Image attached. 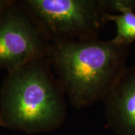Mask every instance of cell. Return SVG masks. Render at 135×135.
Segmentation results:
<instances>
[{"mask_svg": "<svg viewBox=\"0 0 135 135\" xmlns=\"http://www.w3.org/2000/svg\"><path fill=\"white\" fill-rule=\"evenodd\" d=\"M51 43L21 3L13 2L0 13V68L8 72L48 58Z\"/></svg>", "mask_w": 135, "mask_h": 135, "instance_id": "cell-4", "label": "cell"}, {"mask_svg": "<svg viewBox=\"0 0 135 135\" xmlns=\"http://www.w3.org/2000/svg\"><path fill=\"white\" fill-rule=\"evenodd\" d=\"M65 94L48 58L8 72L0 94V125L28 133L54 130L66 118Z\"/></svg>", "mask_w": 135, "mask_h": 135, "instance_id": "cell-2", "label": "cell"}, {"mask_svg": "<svg viewBox=\"0 0 135 135\" xmlns=\"http://www.w3.org/2000/svg\"><path fill=\"white\" fill-rule=\"evenodd\" d=\"M103 101L111 129L119 135H135V65L126 68Z\"/></svg>", "mask_w": 135, "mask_h": 135, "instance_id": "cell-5", "label": "cell"}, {"mask_svg": "<svg viewBox=\"0 0 135 135\" xmlns=\"http://www.w3.org/2000/svg\"><path fill=\"white\" fill-rule=\"evenodd\" d=\"M13 2V1H8V0H0V13L2 12L4 10Z\"/></svg>", "mask_w": 135, "mask_h": 135, "instance_id": "cell-8", "label": "cell"}, {"mask_svg": "<svg viewBox=\"0 0 135 135\" xmlns=\"http://www.w3.org/2000/svg\"><path fill=\"white\" fill-rule=\"evenodd\" d=\"M20 3L51 44L98 38L108 22L105 0H25Z\"/></svg>", "mask_w": 135, "mask_h": 135, "instance_id": "cell-3", "label": "cell"}, {"mask_svg": "<svg viewBox=\"0 0 135 135\" xmlns=\"http://www.w3.org/2000/svg\"><path fill=\"white\" fill-rule=\"evenodd\" d=\"M107 11L119 12L127 9H135V0H105Z\"/></svg>", "mask_w": 135, "mask_h": 135, "instance_id": "cell-7", "label": "cell"}, {"mask_svg": "<svg viewBox=\"0 0 135 135\" xmlns=\"http://www.w3.org/2000/svg\"><path fill=\"white\" fill-rule=\"evenodd\" d=\"M129 47L112 40L52 43L49 62L71 104L77 109L104 100L126 71Z\"/></svg>", "mask_w": 135, "mask_h": 135, "instance_id": "cell-1", "label": "cell"}, {"mask_svg": "<svg viewBox=\"0 0 135 135\" xmlns=\"http://www.w3.org/2000/svg\"><path fill=\"white\" fill-rule=\"evenodd\" d=\"M107 21L116 24V36L111 39L119 45L129 47L135 41V12L134 10L127 9L118 15H107Z\"/></svg>", "mask_w": 135, "mask_h": 135, "instance_id": "cell-6", "label": "cell"}]
</instances>
